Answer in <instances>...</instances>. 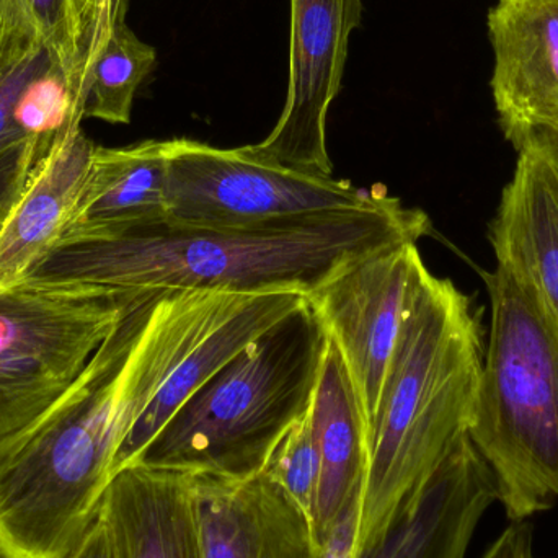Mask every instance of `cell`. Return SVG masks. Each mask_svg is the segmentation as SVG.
<instances>
[{"label":"cell","mask_w":558,"mask_h":558,"mask_svg":"<svg viewBox=\"0 0 558 558\" xmlns=\"http://www.w3.org/2000/svg\"><path fill=\"white\" fill-rule=\"evenodd\" d=\"M82 120L72 113L52 137L0 232V284L25 278L61 238L97 146Z\"/></svg>","instance_id":"cell-15"},{"label":"cell","mask_w":558,"mask_h":558,"mask_svg":"<svg viewBox=\"0 0 558 558\" xmlns=\"http://www.w3.org/2000/svg\"><path fill=\"white\" fill-rule=\"evenodd\" d=\"M420 257L416 244L386 248L304 295L347 367L369 441Z\"/></svg>","instance_id":"cell-8"},{"label":"cell","mask_w":558,"mask_h":558,"mask_svg":"<svg viewBox=\"0 0 558 558\" xmlns=\"http://www.w3.org/2000/svg\"><path fill=\"white\" fill-rule=\"evenodd\" d=\"M311 416L320 456V477L312 514V526L318 544L351 495L364 487L369 462L366 423L347 367L330 343Z\"/></svg>","instance_id":"cell-18"},{"label":"cell","mask_w":558,"mask_h":558,"mask_svg":"<svg viewBox=\"0 0 558 558\" xmlns=\"http://www.w3.org/2000/svg\"><path fill=\"white\" fill-rule=\"evenodd\" d=\"M203 558H315L311 517L267 474L190 475Z\"/></svg>","instance_id":"cell-12"},{"label":"cell","mask_w":558,"mask_h":558,"mask_svg":"<svg viewBox=\"0 0 558 558\" xmlns=\"http://www.w3.org/2000/svg\"><path fill=\"white\" fill-rule=\"evenodd\" d=\"M481 312L420 257L369 441L357 557L415 507L471 428L484 369Z\"/></svg>","instance_id":"cell-2"},{"label":"cell","mask_w":558,"mask_h":558,"mask_svg":"<svg viewBox=\"0 0 558 558\" xmlns=\"http://www.w3.org/2000/svg\"><path fill=\"white\" fill-rule=\"evenodd\" d=\"M361 498H363V488L351 495L343 510L335 518L330 530L317 544L315 558H360L357 557V537H360Z\"/></svg>","instance_id":"cell-24"},{"label":"cell","mask_w":558,"mask_h":558,"mask_svg":"<svg viewBox=\"0 0 558 558\" xmlns=\"http://www.w3.org/2000/svg\"><path fill=\"white\" fill-rule=\"evenodd\" d=\"M166 183V141L118 149L95 146L87 179L54 247L167 221Z\"/></svg>","instance_id":"cell-16"},{"label":"cell","mask_w":558,"mask_h":558,"mask_svg":"<svg viewBox=\"0 0 558 558\" xmlns=\"http://www.w3.org/2000/svg\"><path fill=\"white\" fill-rule=\"evenodd\" d=\"M432 232L418 208L386 192L363 208L257 226L162 221L51 248L26 279L126 291L299 292L305 295L356 262ZM23 279V278H22Z\"/></svg>","instance_id":"cell-1"},{"label":"cell","mask_w":558,"mask_h":558,"mask_svg":"<svg viewBox=\"0 0 558 558\" xmlns=\"http://www.w3.org/2000/svg\"><path fill=\"white\" fill-rule=\"evenodd\" d=\"M481 558H536L530 524L526 521L511 523Z\"/></svg>","instance_id":"cell-26"},{"label":"cell","mask_w":558,"mask_h":558,"mask_svg":"<svg viewBox=\"0 0 558 558\" xmlns=\"http://www.w3.org/2000/svg\"><path fill=\"white\" fill-rule=\"evenodd\" d=\"M264 474L281 485L312 520L320 477V456L311 413L286 433Z\"/></svg>","instance_id":"cell-22"},{"label":"cell","mask_w":558,"mask_h":558,"mask_svg":"<svg viewBox=\"0 0 558 558\" xmlns=\"http://www.w3.org/2000/svg\"><path fill=\"white\" fill-rule=\"evenodd\" d=\"M128 433L120 402L77 380L0 441V558H74L100 514Z\"/></svg>","instance_id":"cell-5"},{"label":"cell","mask_w":558,"mask_h":558,"mask_svg":"<svg viewBox=\"0 0 558 558\" xmlns=\"http://www.w3.org/2000/svg\"><path fill=\"white\" fill-rule=\"evenodd\" d=\"M490 330L469 438L511 523L558 500V331L539 299L497 267L485 275Z\"/></svg>","instance_id":"cell-4"},{"label":"cell","mask_w":558,"mask_h":558,"mask_svg":"<svg viewBox=\"0 0 558 558\" xmlns=\"http://www.w3.org/2000/svg\"><path fill=\"white\" fill-rule=\"evenodd\" d=\"M74 558H118L110 527L101 513L98 514L84 546L75 554Z\"/></svg>","instance_id":"cell-27"},{"label":"cell","mask_w":558,"mask_h":558,"mask_svg":"<svg viewBox=\"0 0 558 558\" xmlns=\"http://www.w3.org/2000/svg\"><path fill=\"white\" fill-rule=\"evenodd\" d=\"M149 295L26 278L0 284V441L48 412Z\"/></svg>","instance_id":"cell-6"},{"label":"cell","mask_w":558,"mask_h":558,"mask_svg":"<svg viewBox=\"0 0 558 558\" xmlns=\"http://www.w3.org/2000/svg\"><path fill=\"white\" fill-rule=\"evenodd\" d=\"M492 94L514 149L531 134L558 140V0H498L488 12Z\"/></svg>","instance_id":"cell-10"},{"label":"cell","mask_w":558,"mask_h":558,"mask_svg":"<svg viewBox=\"0 0 558 558\" xmlns=\"http://www.w3.org/2000/svg\"><path fill=\"white\" fill-rule=\"evenodd\" d=\"M495 501L494 475L465 435L415 507L363 558H465L475 530Z\"/></svg>","instance_id":"cell-14"},{"label":"cell","mask_w":558,"mask_h":558,"mask_svg":"<svg viewBox=\"0 0 558 558\" xmlns=\"http://www.w3.org/2000/svg\"><path fill=\"white\" fill-rule=\"evenodd\" d=\"M299 292H260L244 301L209 331L163 383L146 412L131 429L117 456L114 471L137 461L157 433L175 415L177 410L226 364L231 363L252 341L304 304Z\"/></svg>","instance_id":"cell-17"},{"label":"cell","mask_w":558,"mask_h":558,"mask_svg":"<svg viewBox=\"0 0 558 558\" xmlns=\"http://www.w3.org/2000/svg\"><path fill=\"white\" fill-rule=\"evenodd\" d=\"M488 228L497 267L533 291L558 331V140L531 134Z\"/></svg>","instance_id":"cell-11"},{"label":"cell","mask_w":558,"mask_h":558,"mask_svg":"<svg viewBox=\"0 0 558 558\" xmlns=\"http://www.w3.org/2000/svg\"><path fill=\"white\" fill-rule=\"evenodd\" d=\"M100 513L118 558H203L190 474L131 462L111 478Z\"/></svg>","instance_id":"cell-13"},{"label":"cell","mask_w":558,"mask_h":558,"mask_svg":"<svg viewBox=\"0 0 558 558\" xmlns=\"http://www.w3.org/2000/svg\"><path fill=\"white\" fill-rule=\"evenodd\" d=\"M54 69L59 68L36 38L19 2L0 0V156L26 141L41 140L20 124V98L33 81Z\"/></svg>","instance_id":"cell-20"},{"label":"cell","mask_w":558,"mask_h":558,"mask_svg":"<svg viewBox=\"0 0 558 558\" xmlns=\"http://www.w3.org/2000/svg\"><path fill=\"white\" fill-rule=\"evenodd\" d=\"M327 348L304 302L203 384L137 461L231 481L262 474L286 433L311 413Z\"/></svg>","instance_id":"cell-3"},{"label":"cell","mask_w":558,"mask_h":558,"mask_svg":"<svg viewBox=\"0 0 558 558\" xmlns=\"http://www.w3.org/2000/svg\"><path fill=\"white\" fill-rule=\"evenodd\" d=\"M166 156L167 221L180 225H265L363 208L380 193L331 175L267 162L245 146L219 149L198 141L170 140Z\"/></svg>","instance_id":"cell-7"},{"label":"cell","mask_w":558,"mask_h":558,"mask_svg":"<svg viewBox=\"0 0 558 558\" xmlns=\"http://www.w3.org/2000/svg\"><path fill=\"white\" fill-rule=\"evenodd\" d=\"M363 0H291L289 84L284 110L270 136L247 147L277 166L331 175L327 117L341 88L351 33Z\"/></svg>","instance_id":"cell-9"},{"label":"cell","mask_w":558,"mask_h":558,"mask_svg":"<svg viewBox=\"0 0 558 558\" xmlns=\"http://www.w3.org/2000/svg\"><path fill=\"white\" fill-rule=\"evenodd\" d=\"M36 38L64 74L72 98L85 113L87 90L84 62L87 54L90 0H16Z\"/></svg>","instance_id":"cell-21"},{"label":"cell","mask_w":558,"mask_h":558,"mask_svg":"<svg viewBox=\"0 0 558 558\" xmlns=\"http://www.w3.org/2000/svg\"><path fill=\"white\" fill-rule=\"evenodd\" d=\"M126 0H90V23H88L87 54L84 62V85L88 90V78L98 56L107 46L113 28L114 15Z\"/></svg>","instance_id":"cell-25"},{"label":"cell","mask_w":558,"mask_h":558,"mask_svg":"<svg viewBox=\"0 0 558 558\" xmlns=\"http://www.w3.org/2000/svg\"><path fill=\"white\" fill-rule=\"evenodd\" d=\"M52 137L26 141L0 156V232L22 198L36 163L48 149Z\"/></svg>","instance_id":"cell-23"},{"label":"cell","mask_w":558,"mask_h":558,"mask_svg":"<svg viewBox=\"0 0 558 558\" xmlns=\"http://www.w3.org/2000/svg\"><path fill=\"white\" fill-rule=\"evenodd\" d=\"M126 9L128 0L117 10L110 38L92 69L85 118L130 123L137 88L156 68V49L128 26Z\"/></svg>","instance_id":"cell-19"}]
</instances>
